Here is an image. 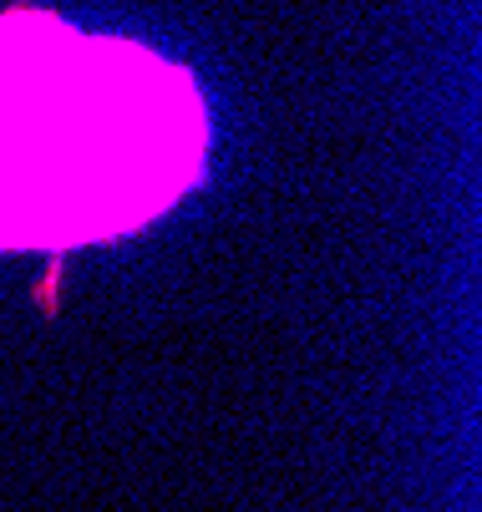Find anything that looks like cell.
Listing matches in <instances>:
<instances>
[{"mask_svg":"<svg viewBox=\"0 0 482 512\" xmlns=\"http://www.w3.org/2000/svg\"><path fill=\"white\" fill-rule=\"evenodd\" d=\"M203 158L209 107L188 66L41 6L0 11V249L137 234L198 183Z\"/></svg>","mask_w":482,"mask_h":512,"instance_id":"cell-1","label":"cell"}]
</instances>
